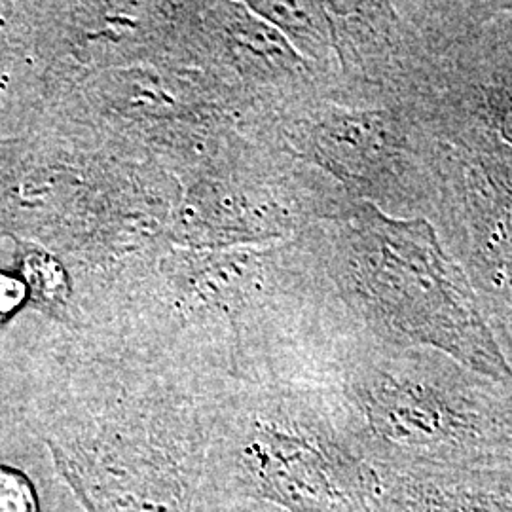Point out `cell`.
Instances as JSON below:
<instances>
[{
	"mask_svg": "<svg viewBox=\"0 0 512 512\" xmlns=\"http://www.w3.org/2000/svg\"><path fill=\"white\" fill-rule=\"evenodd\" d=\"M427 135L408 110L397 105L363 112H329L310 129V150L349 183L365 186L387 202L414 209L425 202L437 175Z\"/></svg>",
	"mask_w": 512,
	"mask_h": 512,
	"instance_id": "obj_5",
	"label": "cell"
},
{
	"mask_svg": "<svg viewBox=\"0 0 512 512\" xmlns=\"http://www.w3.org/2000/svg\"><path fill=\"white\" fill-rule=\"evenodd\" d=\"M25 272L29 275L33 287L44 298H61L67 291L65 275L59 264L44 253H33L25 258Z\"/></svg>",
	"mask_w": 512,
	"mask_h": 512,
	"instance_id": "obj_9",
	"label": "cell"
},
{
	"mask_svg": "<svg viewBox=\"0 0 512 512\" xmlns=\"http://www.w3.org/2000/svg\"><path fill=\"white\" fill-rule=\"evenodd\" d=\"M452 160L458 165L454 186L459 190L471 268L476 283L488 294L482 311L512 366V184Z\"/></svg>",
	"mask_w": 512,
	"mask_h": 512,
	"instance_id": "obj_6",
	"label": "cell"
},
{
	"mask_svg": "<svg viewBox=\"0 0 512 512\" xmlns=\"http://www.w3.org/2000/svg\"><path fill=\"white\" fill-rule=\"evenodd\" d=\"M203 486L285 512H376L378 473L329 399L285 395L213 435Z\"/></svg>",
	"mask_w": 512,
	"mask_h": 512,
	"instance_id": "obj_3",
	"label": "cell"
},
{
	"mask_svg": "<svg viewBox=\"0 0 512 512\" xmlns=\"http://www.w3.org/2000/svg\"><path fill=\"white\" fill-rule=\"evenodd\" d=\"M376 512H512V473H378Z\"/></svg>",
	"mask_w": 512,
	"mask_h": 512,
	"instance_id": "obj_7",
	"label": "cell"
},
{
	"mask_svg": "<svg viewBox=\"0 0 512 512\" xmlns=\"http://www.w3.org/2000/svg\"><path fill=\"white\" fill-rule=\"evenodd\" d=\"M4 294L6 296H21L23 289L19 287L18 283H14V279H0V313L2 315L16 306L12 300L4 298Z\"/></svg>",
	"mask_w": 512,
	"mask_h": 512,
	"instance_id": "obj_11",
	"label": "cell"
},
{
	"mask_svg": "<svg viewBox=\"0 0 512 512\" xmlns=\"http://www.w3.org/2000/svg\"><path fill=\"white\" fill-rule=\"evenodd\" d=\"M330 403L376 473H512V385L439 351L355 353Z\"/></svg>",
	"mask_w": 512,
	"mask_h": 512,
	"instance_id": "obj_1",
	"label": "cell"
},
{
	"mask_svg": "<svg viewBox=\"0 0 512 512\" xmlns=\"http://www.w3.org/2000/svg\"><path fill=\"white\" fill-rule=\"evenodd\" d=\"M423 37L403 107L446 154L512 184V6Z\"/></svg>",
	"mask_w": 512,
	"mask_h": 512,
	"instance_id": "obj_4",
	"label": "cell"
},
{
	"mask_svg": "<svg viewBox=\"0 0 512 512\" xmlns=\"http://www.w3.org/2000/svg\"><path fill=\"white\" fill-rule=\"evenodd\" d=\"M251 503H253V511L255 512H285L279 511L275 507H270V505H264V503H256V501H251Z\"/></svg>",
	"mask_w": 512,
	"mask_h": 512,
	"instance_id": "obj_12",
	"label": "cell"
},
{
	"mask_svg": "<svg viewBox=\"0 0 512 512\" xmlns=\"http://www.w3.org/2000/svg\"><path fill=\"white\" fill-rule=\"evenodd\" d=\"M355 293L382 342L439 351L495 382L512 366L495 340L480 296L431 222L391 217L365 203L349 226Z\"/></svg>",
	"mask_w": 512,
	"mask_h": 512,
	"instance_id": "obj_2",
	"label": "cell"
},
{
	"mask_svg": "<svg viewBox=\"0 0 512 512\" xmlns=\"http://www.w3.org/2000/svg\"><path fill=\"white\" fill-rule=\"evenodd\" d=\"M0 512H40L33 482L6 465H0Z\"/></svg>",
	"mask_w": 512,
	"mask_h": 512,
	"instance_id": "obj_8",
	"label": "cell"
},
{
	"mask_svg": "<svg viewBox=\"0 0 512 512\" xmlns=\"http://www.w3.org/2000/svg\"><path fill=\"white\" fill-rule=\"evenodd\" d=\"M196 512H255L253 503L245 499H232L228 495L215 492L207 486H203L202 497L198 503Z\"/></svg>",
	"mask_w": 512,
	"mask_h": 512,
	"instance_id": "obj_10",
	"label": "cell"
}]
</instances>
